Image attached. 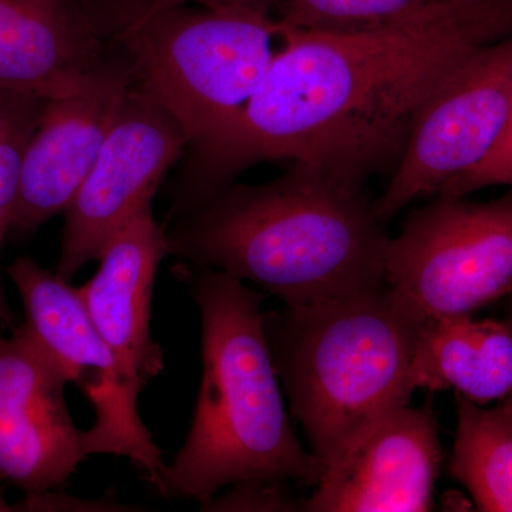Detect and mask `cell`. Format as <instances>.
<instances>
[{
  "instance_id": "1",
  "label": "cell",
  "mask_w": 512,
  "mask_h": 512,
  "mask_svg": "<svg viewBox=\"0 0 512 512\" xmlns=\"http://www.w3.org/2000/svg\"><path fill=\"white\" fill-rule=\"evenodd\" d=\"M512 33V0H436L379 28H282L244 109L192 141L168 217L198 210L265 161L311 165L362 191L396 170L424 104L468 56Z\"/></svg>"
},
{
  "instance_id": "2",
  "label": "cell",
  "mask_w": 512,
  "mask_h": 512,
  "mask_svg": "<svg viewBox=\"0 0 512 512\" xmlns=\"http://www.w3.org/2000/svg\"><path fill=\"white\" fill-rule=\"evenodd\" d=\"M168 255L278 296L285 305L348 298L384 285L389 237L362 191L308 164L265 184H231L165 228Z\"/></svg>"
},
{
  "instance_id": "3",
  "label": "cell",
  "mask_w": 512,
  "mask_h": 512,
  "mask_svg": "<svg viewBox=\"0 0 512 512\" xmlns=\"http://www.w3.org/2000/svg\"><path fill=\"white\" fill-rule=\"evenodd\" d=\"M201 315L202 377L190 431L160 493L205 505L248 480L316 485L325 467L293 433L266 333L261 293L217 269H175Z\"/></svg>"
},
{
  "instance_id": "4",
  "label": "cell",
  "mask_w": 512,
  "mask_h": 512,
  "mask_svg": "<svg viewBox=\"0 0 512 512\" xmlns=\"http://www.w3.org/2000/svg\"><path fill=\"white\" fill-rule=\"evenodd\" d=\"M423 316L383 285L266 315L276 372L311 453L328 468L409 404Z\"/></svg>"
},
{
  "instance_id": "5",
  "label": "cell",
  "mask_w": 512,
  "mask_h": 512,
  "mask_svg": "<svg viewBox=\"0 0 512 512\" xmlns=\"http://www.w3.org/2000/svg\"><path fill=\"white\" fill-rule=\"evenodd\" d=\"M275 37L274 16L151 3L130 35L136 86L181 124L192 143L244 109L275 55Z\"/></svg>"
},
{
  "instance_id": "6",
  "label": "cell",
  "mask_w": 512,
  "mask_h": 512,
  "mask_svg": "<svg viewBox=\"0 0 512 512\" xmlns=\"http://www.w3.org/2000/svg\"><path fill=\"white\" fill-rule=\"evenodd\" d=\"M384 285L423 318L471 315L512 292V185L497 200L437 195L384 252Z\"/></svg>"
},
{
  "instance_id": "7",
  "label": "cell",
  "mask_w": 512,
  "mask_h": 512,
  "mask_svg": "<svg viewBox=\"0 0 512 512\" xmlns=\"http://www.w3.org/2000/svg\"><path fill=\"white\" fill-rule=\"evenodd\" d=\"M153 0H0V90L57 99L137 83L130 35Z\"/></svg>"
},
{
  "instance_id": "8",
  "label": "cell",
  "mask_w": 512,
  "mask_h": 512,
  "mask_svg": "<svg viewBox=\"0 0 512 512\" xmlns=\"http://www.w3.org/2000/svg\"><path fill=\"white\" fill-rule=\"evenodd\" d=\"M8 275L22 299L26 328L92 403L96 420L86 430L89 456L130 458L160 490L167 466L141 421V390L94 326L77 289L29 256L16 258Z\"/></svg>"
},
{
  "instance_id": "9",
  "label": "cell",
  "mask_w": 512,
  "mask_h": 512,
  "mask_svg": "<svg viewBox=\"0 0 512 512\" xmlns=\"http://www.w3.org/2000/svg\"><path fill=\"white\" fill-rule=\"evenodd\" d=\"M512 106V33L468 56L424 104L390 183L372 204L392 220L490 156Z\"/></svg>"
},
{
  "instance_id": "10",
  "label": "cell",
  "mask_w": 512,
  "mask_h": 512,
  "mask_svg": "<svg viewBox=\"0 0 512 512\" xmlns=\"http://www.w3.org/2000/svg\"><path fill=\"white\" fill-rule=\"evenodd\" d=\"M190 138L156 99L134 86L117 111L99 157L64 212L56 274L70 281L97 261L124 225L151 208Z\"/></svg>"
},
{
  "instance_id": "11",
  "label": "cell",
  "mask_w": 512,
  "mask_h": 512,
  "mask_svg": "<svg viewBox=\"0 0 512 512\" xmlns=\"http://www.w3.org/2000/svg\"><path fill=\"white\" fill-rule=\"evenodd\" d=\"M69 383L26 325L0 336V477L26 495L60 490L89 456L64 399Z\"/></svg>"
},
{
  "instance_id": "12",
  "label": "cell",
  "mask_w": 512,
  "mask_h": 512,
  "mask_svg": "<svg viewBox=\"0 0 512 512\" xmlns=\"http://www.w3.org/2000/svg\"><path fill=\"white\" fill-rule=\"evenodd\" d=\"M441 461L436 417L406 404L325 468L303 511H430Z\"/></svg>"
},
{
  "instance_id": "13",
  "label": "cell",
  "mask_w": 512,
  "mask_h": 512,
  "mask_svg": "<svg viewBox=\"0 0 512 512\" xmlns=\"http://www.w3.org/2000/svg\"><path fill=\"white\" fill-rule=\"evenodd\" d=\"M130 79L46 101L23 156L10 234L29 235L72 204L116 119Z\"/></svg>"
},
{
  "instance_id": "14",
  "label": "cell",
  "mask_w": 512,
  "mask_h": 512,
  "mask_svg": "<svg viewBox=\"0 0 512 512\" xmlns=\"http://www.w3.org/2000/svg\"><path fill=\"white\" fill-rule=\"evenodd\" d=\"M165 256V227L148 208L107 242L96 274L77 289L94 326L140 390L163 370V353L151 339L150 312Z\"/></svg>"
},
{
  "instance_id": "15",
  "label": "cell",
  "mask_w": 512,
  "mask_h": 512,
  "mask_svg": "<svg viewBox=\"0 0 512 512\" xmlns=\"http://www.w3.org/2000/svg\"><path fill=\"white\" fill-rule=\"evenodd\" d=\"M413 390H454L471 402H501L512 392V328L471 315L426 319L414 349Z\"/></svg>"
},
{
  "instance_id": "16",
  "label": "cell",
  "mask_w": 512,
  "mask_h": 512,
  "mask_svg": "<svg viewBox=\"0 0 512 512\" xmlns=\"http://www.w3.org/2000/svg\"><path fill=\"white\" fill-rule=\"evenodd\" d=\"M457 430L451 476L478 511L512 512V417L456 394Z\"/></svg>"
},
{
  "instance_id": "17",
  "label": "cell",
  "mask_w": 512,
  "mask_h": 512,
  "mask_svg": "<svg viewBox=\"0 0 512 512\" xmlns=\"http://www.w3.org/2000/svg\"><path fill=\"white\" fill-rule=\"evenodd\" d=\"M436 0H285L279 26L325 32L379 28L416 15Z\"/></svg>"
},
{
  "instance_id": "18",
  "label": "cell",
  "mask_w": 512,
  "mask_h": 512,
  "mask_svg": "<svg viewBox=\"0 0 512 512\" xmlns=\"http://www.w3.org/2000/svg\"><path fill=\"white\" fill-rule=\"evenodd\" d=\"M234 490L202 505L211 511H303V501L295 500L286 481L248 480L234 484Z\"/></svg>"
},
{
  "instance_id": "19",
  "label": "cell",
  "mask_w": 512,
  "mask_h": 512,
  "mask_svg": "<svg viewBox=\"0 0 512 512\" xmlns=\"http://www.w3.org/2000/svg\"><path fill=\"white\" fill-rule=\"evenodd\" d=\"M36 126L26 127L0 140V255L12 232L18 204L23 156Z\"/></svg>"
},
{
  "instance_id": "20",
  "label": "cell",
  "mask_w": 512,
  "mask_h": 512,
  "mask_svg": "<svg viewBox=\"0 0 512 512\" xmlns=\"http://www.w3.org/2000/svg\"><path fill=\"white\" fill-rule=\"evenodd\" d=\"M494 185H512V106L507 126L497 146L483 163L467 173L458 175L444 185L437 195H454L466 197L471 192L494 187Z\"/></svg>"
},
{
  "instance_id": "21",
  "label": "cell",
  "mask_w": 512,
  "mask_h": 512,
  "mask_svg": "<svg viewBox=\"0 0 512 512\" xmlns=\"http://www.w3.org/2000/svg\"><path fill=\"white\" fill-rule=\"evenodd\" d=\"M46 101L30 94L0 90V140L36 126Z\"/></svg>"
},
{
  "instance_id": "22",
  "label": "cell",
  "mask_w": 512,
  "mask_h": 512,
  "mask_svg": "<svg viewBox=\"0 0 512 512\" xmlns=\"http://www.w3.org/2000/svg\"><path fill=\"white\" fill-rule=\"evenodd\" d=\"M285 0H153L154 8L164 6L194 5L210 9H239L272 16Z\"/></svg>"
},
{
  "instance_id": "23",
  "label": "cell",
  "mask_w": 512,
  "mask_h": 512,
  "mask_svg": "<svg viewBox=\"0 0 512 512\" xmlns=\"http://www.w3.org/2000/svg\"><path fill=\"white\" fill-rule=\"evenodd\" d=\"M6 325H12V315H10L5 298H3V293L0 292V332Z\"/></svg>"
},
{
  "instance_id": "24",
  "label": "cell",
  "mask_w": 512,
  "mask_h": 512,
  "mask_svg": "<svg viewBox=\"0 0 512 512\" xmlns=\"http://www.w3.org/2000/svg\"><path fill=\"white\" fill-rule=\"evenodd\" d=\"M505 322L512 328V292L505 298Z\"/></svg>"
},
{
  "instance_id": "25",
  "label": "cell",
  "mask_w": 512,
  "mask_h": 512,
  "mask_svg": "<svg viewBox=\"0 0 512 512\" xmlns=\"http://www.w3.org/2000/svg\"><path fill=\"white\" fill-rule=\"evenodd\" d=\"M498 406H500L508 416L512 417V392L508 394L505 399L501 400Z\"/></svg>"
},
{
  "instance_id": "26",
  "label": "cell",
  "mask_w": 512,
  "mask_h": 512,
  "mask_svg": "<svg viewBox=\"0 0 512 512\" xmlns=\"http://www.w3.org/2000/svg\"><path fill=\"white\" fill-rule=\"evenodd\" d=\"M0 511H13L12 505L6 503L5 498H3L2 491H0Z\"/></svg>"
}]
</instances>
